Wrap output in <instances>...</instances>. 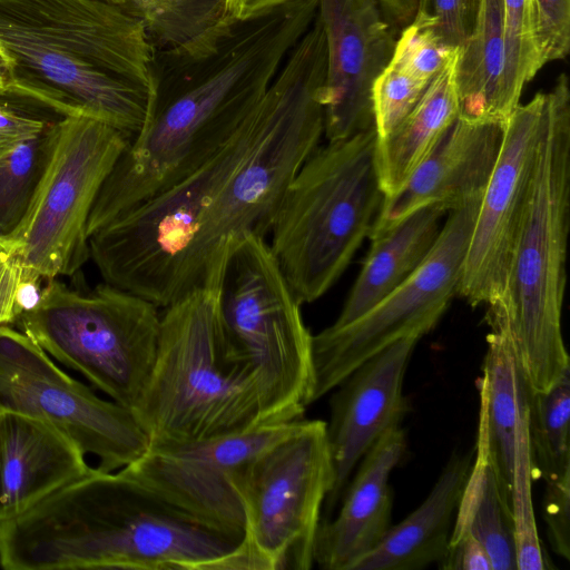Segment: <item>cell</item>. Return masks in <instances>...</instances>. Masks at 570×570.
I'll return each instance as SVG.
<instances>
[{"instance_id":"8992f818","label":"cell","mask_w":570,"mask_h":570,"mask_svg":"<svg viewBox=\"0 0 570 570\" xmlns=\"http://www.w3.org/2000/svg\"><path fill=\"white\" fill-rule=\"evenodd\" d=\"M149 445H180L263 425L256 372L226 336L217 291L160 309L150 376L131 410Z\"/></svg>"},{"instance_id":"7c38bea8","label":"cell","mask_w":570,"mask_h":570,"mask_svg":"<svg viewBox=\"0 0 570 570\" xmlns=\"http://www.w3.org/2000/svg\"><path fill=\"white\" fill-rule=\"evenodd\" d=\"M481 196L449 210L424 262L355 321L313 335L312 403L334 390L364 361L394 342L428 334L458 293Z\"/></svg>"},{"instance_id":"74e56055","label":"cell","mask_w":570,"mask_h":570,"mask_svg":"<svg viewBox=\"0 0 570 570\" xmlns=\"http://www.w3.org/2000/svg\"><path fill=\"white\" fill-rule=\"evenodd\" d=\"M440 568L445 570H492V563L480 541L471 533H463L450 539Z\"/></svg>"},{"instance_id":"3957f363","label":"cell","mask_w":570,"mask_h":570,"mask_svg":"<svg viewBox=\"0 0 570 570\" xmlns=\"http://www.w3.org/2000/svg\"><path fill=\"white\" fill-rule=\"evenodd\" d=\"M7 570H254L244 544L124 470L91 469L0 521Z\"/></svg>"},{"instance_id":"e575fe53","label":"cell","mask_w":570,"mask_h":570,"mask_svg":"<svg viewBox=\"0 0 570 570\" xmlns=\"http://www.w3.org/2000/svg\"><path fill=\"white\" fill-rule=\"evenodd\" d=\"M548 539L554 553L570 560V472L546 482L542 500Z\"/></svg>"},{"instance_id":"ac0fdd59","label":"cell","mask_w":570,"mask_h":570,"mask_svg":"<svg viewBox=\"0 0 570 570\" xmlns=\"http://www.w3.org/2000/svg\"><path fill=\"white\" fill-rule=\"evenodd\" d=\"M503 130L502 124L458 117L405 184L384 197L368 237L423 207L436 205L449 212L482 196L501 149Z\"/></svg>"},{"instance_id":"4316f807","label":"cell","mask_w":570,"mask_h":570,"mask_svg":"<svg viewBox=\"0 0 570 570\" xmlns=\"http://www.w3.org/2000/svg\"><path fill=\"white\" fill-rule=\"evenodd\" d=\"M57 121L0 160V247L16 249L49 166Z\"/></svg>"},{"instance_id":"ffe728a7","label":"cell","mask_w":570,"mask_h":570,"mask_svg":"<svg viewBox=\"0 0 570 570\" xmlns=\"http://www.w3.org/2000/svg\"><path fill=\"white\" fill-rule=\"evenodd\" d=\"M85 455L55 425L0 411V521L90 472Z\"/></svg>"},{"instance_id":"7402d4cb","label":"cell","mask_w":570,"mask_h":570,"mask_svg":"<svg viewBox=\"0 0 570 570\" xmlns=\"http://www.w3.org/2000/svg\"><path fill=\"white\" fill-rule=\"evenodd\" d=\"M471 465V453H453L424 501L391 525L379 546L352 570H420L440 563Z\"/></svg>"},{"instance_id":"ba28073f","label":"cell","mask_w":570,"mask_h":570,"mask_svg":"<svg viewBox=\"0 0 570 570\" xmlns=\"http://www.w3.org/2000/svg\"><path fill=\"white\" fill-rule=\"evenodd\" d=\"M268 240L243 237L230 252L217 308L228 340L253 365L262 424L304 417L314 389L313 334Z\"/></svg>"},{"instance_id":"d590c367","label":"cell","mask_w":570,"mask_h":570,"mask_svg":"<svg viewBox=\"0 0 570 570\" xmlns=\"http://www.w3.org/2000/svg\"><path fill=\"white\" fill-rule=\"evenodd\" d=\"M0 97V160L18 146L42 134L53 121Z\"/></svg>"},{"instance_id":"484cf974","label":"cell","mask_w":570,"mask_h":570,"mask_svg":"<svg viewBox=\"0 0 570 570\" xmlns=\"http://www.w3.org/2000/svg\"><path fill=\"white\" fill-rule=\"evenodd\" d=\"M471 533L487 550L492 570H518L511 505L498 481L483 438L465 482L450 539Z\"/></svg>"},{"instance_id":"f35d334b","label":"cell","mask_w":570,"mask_h":570,"mask_svg":"<svg viewBox=\"0 0 570 570\" xmlns=\"http://www.w3.org/2000/svg\"><path fill=\"white\" fill-rule=\"evenodd\" d=\"M294 0H226L227 16L246 20Z\"/></svg>"},{"instance_id":"5b68a950","label":"cell","mask_w":570,"mask_h":570,"mask_svg":"<svg viewBox=\"0 0 570 570\" xmlns=\"http://www.w3.org/2000/svg\"><path fill=\"white\" fill-rule=\"evenodd\" d=\"M570 227V88L566 73L547 91V106L528 204L502 297L487 311L503 327L531 393L570 372L562 305Z\"/></svg>"},{"instance_id":"e0dca14e","label":"cell","mask_w":570,"mask_h":570,"mask_svg":"<svg viewBox=\"0 0 570 570\" xmlns=\"http://www.w3.org/2000/svg\"><path fill=\"white\" fill-rule=\"evenodd\" d=\"M421 338L409 335L394 342L360 364L335 387L326 422L334 466V485L324 503L327 515L341 500L363 455L387 430L401 425L407 413L404 377Z\"/></svg>"},{"instance_id":"603a6c76","label":"cell","mask_w":570,"mask_h":570,"mask_svg":"<svg viewBox=\"0 0 570 570\" xmlns=\"http://www.w3.org/2000/svg\"><path fill=\"white\" fill-rule=\"evenodd\" d=\"M446 213L441 206H426L370 237L367 257L331 326L355 321L412 275L433 248Z\"/></svg>"},{"instance_id":"6da1fadb","label":"cell","mask_w":570,"mask_h":570,"mask_svg":"<svg viewBox=\"0 0 570 570\" xmlns=\"http://www.w3.org/2000/svg\"><path fill=\"white\" fill-rule=\"evenodd\" d=\"M324 48L301 40L236 132L194 171L89 237L105 283L164 308L217 291L233 248L267 238L283 194L324 135Z\"/></svg>"},{"instance_id":"8d00e7d4","label":"cell","mask_w":570,"mask_h":570,"mask_svg":"<svg viewBox=\"0 0 570 570\" xmlns=\"http://www.w3.org/2000/svg\"><path fill=\"white\" fill-rule=\"evenodd\" d=\"M28 284L17 250L0 247V325L17 323Z\"/></svg>"},{"instance_id":"4dcf8cb0","label":"cell","mask_w":570,"mask_h":570,"mask_svg":"<svg viewBox=\"0 0 570 570\" xmlns=\"http://www.w3.org/2000/svg\"><path fill=\"white\" fill-rule=\"evenodd\" d=\"M439 35L435 21L416 11L401 30L390 63L414 79L429 85L456 52Z\"/></svg>"},{"instance_id":"277c9868","label":"cell","mask_w":570,"mask_h":570,"mask_svg":"<svg viewBox=\"0 0 570 570\" xmlns=\"http://www.w3.org/2000/svg\"><path fill=\"white\" fill-rule=\"evenodd\" d=\"M0 42L16 65L12 96L61 117L88 116L132 138L153 86L139 20L106 0H0Z\"/></svg>"},{"instance_id":"f1b7e54d","label":"cell","mask_w":570,"mask_h":570,"mask_svg":"<svg viewBox=\"0 0 570 570\" xmlns=\"http://www.w3.org/2000/svg\"><path fill=\"white\" fill-rule=\"evenodd\" d=\"M120 7L141 22L153 51L188 43L227 17L226 0H121Z\"/></svg>"},{"instance_id":"9c48e42d","label":"cell","mask_w":570,"mask_h":570,"mask_svg":"<svg viewBox=\"0 0 570 570\" xmlns=\"http://www.w3.org/2000/svg\"><path fill=\"white\" fill-rule=\"evenodd\" d=\"M160 309L105 282L81 291L53 278L17 323L48 355L131 411L156 361Z\"/></svg>"},{"instance_id":"ab89813d","label":"cell","mask_w":570,"mask_h":570,"mask_svg":"<svg viewBox=\"0 0 570 570\" xmlns=\"http://www.w3.org/2000/svg\"><path fill=\"white\" fill-rule=\"evenodd\" d=\"M16 83L14 60L0 42V97L12 96Z\"/></svg>"},{"instance_id":"f546056e","label":"cell","mask_w":570,"mask_h":570,"mask_svg":"<svg viewBox=\"0 0 570 570\" xmlns=\"http://www.w3.org/2000/svg\"><path fill=\"white\" fill-rule=\"evenodd\" d=\"M504 90L510 109L520 104L524 86L546 65L538 40L534 0H502Z\"/></svg>"},{"instance_id":"4fadbf2b","label":"cell","mask_w":570,"mask_h":570,"mask_svg":"<svg viewBox=\"0 0 570 570\" xmlns=\"http://www.w3.org/2000/svg\"><path fill=\"white\" fill-rule=\"evenodd\" d=\"M0 411L55 425L106 472L131 464L150 443L131 411L97 396L10 325H0Z\"/></svg>"},{"instance_id":"5bb4252c","label":"cell","mask_w":570,"mask_h":570,"mask_svg":"<svg viewBox=\"0 0 570 570\" xmlns=\"http://www.w3.org/2000/svg\"><path fill=\"white\" fill-rule=\"evenodd\" d=\"M547 91L519 104L504 124L501 149L481 196L458 293L476 306L498 302L528 204Z\"/></svg>"},{"instance_id":"60d3db41","label":"cell","mask_w":570,"mask_h":570,"mask_svg":"<svg viewBox=\"0 0 570 570\" xmlns=\"http://www.w3.org/2000/svg\"><path fill=\"white\" fill-rule=\"evenodd\" d=\"M384 7H399L411 2L412 0H377Z\"/></svg>"},{"instance_id":"2e32d148","label":"cell","mask_w":570,"mask_h":570,"mask_svg":"<svg viewBox=\"0 0 570 570\" xmlns=\"http://www.w3.org/2000/svg\"><path fill=\"white\" fill-rule=\"evenodd\" d=\"M327 53L324 136L351 137L373 125L371 88L387 65L394 29L377 0H318Z\"/></svg>"},{"instance_id":"b9f144b4","label":"cell","mask_w":570,"mask_h":570,"mask_svg":"<svg viewBox=\"0 0 570 570\" xmlns=\"http://www.w3.org/2000/svg\"><path fill=\"white\" fill-rule=\"evenodd\" d=\"M106 1H109V2L118 4V6L121 4V0H106Z\"/></svg>"},{"instance_id":"cb8c5ba5","label":"cell","mask_w":570,"mask_h":570,"mask_svg":"<svg viewBox=\"0 0 570 570\" xmlns=\"http://www.w3.org/2000/svg\"><path fill=\"white\" fill-rule=\"evenodd\" d=\"M458 50L432 79L410 114L377 138L376 167L384 197L395 194L459 117Z\"/></svg>"},{"instance_id":"30bf717a","label":"cell","mask_w":570,"mask_h":570,"mask_svg":"<svg viewBox=\"0 0 570 570\" xmlns=\"http://www.w3.org/2000/svg\"><path fill=\"white\" fill-rule=\"evenodd\" d=\"M254 570H308L321 512L334 485L326 422L301 419L292 432L235 470Z\"/></svg>"},{"instance_id":"d6a6232c","label":"cell","mask_w":570,"mask_h":570,"mask_svg":"<svg viewBox=\"0 0 570 570\" xmlns=\"http://www.w3.org/2000/svg\"><path fill=\"white\" fill-rule=\"evenodd\" d=\"M534 6L544 62L564 59L570 48V0H534Z\"/></svg>"},{"instance_id":"44dd1931","label":"cell","mask_w":570,"mask_h":570,"mask_svg":"<svg viewBox=\"0 0 570 570\" xmlns=\"http://www.w3.org/2000/svg\"><path fill=\"white\" fill-rule=\"evenodd\" d=\"M489 326L483 375L478 382V433L485 442L500 487L510 502L517 456L529 441L528 392L508 332L498 325Z\"/></svg>"},{"instance_id":"836d02e7","label":"cell","mask_w":570,"mask_h":570,"mask_svg":"<svg viewBox=\"0 0 570 570\" xmlns=\"http://www.w3.org/2000/svg\"><path fill=\"white\" fill-rule=\"evenodd\" d=\"M480 0H419L416 11L430 16L443 41L459 48L472 30Z\"/></svg>"},{"instance_id":"83f0119b","label":"cell","mask_w":570,"mask_h":570,"mask_svg":"<svg viewBox=\"0 0 570 570\" xmlns=\"http://www.w3.org/2000/svg\"><path fill=\"white\" fill-rule=\"evenodd\" d=\"M527 392L533 475L547 482L570 472V372L543 392Z\"/></svg>"},{"instance_id":"9a60e30c","label":"cell","mask_w":570,"mask_h":570,"mask_svg":"<svg viewBox=\"0 0 570 570\" xmlns=\"http://www.w3.org/2000/svg\"><path fill=\"white\" fill-rule=\"evenodd\" d=\"M299 420L187 444L149 445L121 470L200 522L244 540L245 518L233 473L292 432Z\"/></svg>"},{"instance_id":"52a82bcc","label":"cell","mask_w":570,"mask_h":570,"mask_svg":"<svg viewBox=\"0 0 570 570\" xmlns=\"http://www.w3.org/2000/svg\"><path fill=\"white\" fill-rule=\"evenodd\" d=\"M374 126L317 147L288 183L268 242L299 303L321 298L350 265L384 200Z\"/></svg>"},{"instance_id":"d4e9b609","label":"cell","mask_w":570,"mask_h":570,"mask_svg":"<svg viewBox=\"0 0 570 570\" xmlns=\"http://www.w3.org/2000/svg\"><path fill=\"white\" fill-rule=\"evenodd\" d=\"M459 118L504 125L513 112L504 90L502 0H480L471 32L458 48Z\"/></svg>"},{"instance_id":"d6986e66","label":"cell","mask_w":570,"mask_h":570,"mask_svg":"<svg viewBox=\"0 0 570 570\" xmlns=\"http://www.w3.org/2000/svg\"><path fill=\"white\" fill-rule=\"evenodd\" d=\"M406 450L404 430H387L363 455L333 519L321 520L314 563L324 570H352L374 550L391 528L393 491L390 476Z\"/></svg>"},{"instance_id":"1f68e13d","label":"cell","mask_w":570,"mask_h":570,"mask_svg":"<svg viewBox=\"0 0 570 570\" xmlns=\"http://www.w3.org/2000/svg\"><path fill=\"white\" fill-rule=\"evenodd\" d=\"M428 86L387 62L371 88L373 125L377 138L390 134L410 114Z\"/></svg>"},{"instance_id":"8fae6325","label":"cell","mask_w":570,"mask_h":570,"mask_svg":"<svg viewBox=\"0 0 570 570\" xmlns=\"http://www.w3.org/2000/svg\"><path fill=\"white\" fill-rule=\"evenodd\" d=\"M129 140L97 118L57 121L52 157L16 247L27 282L71 276L90 258L88 219Z\"/></svg>"},{"instance_id":"7a4b0ae2","label":"cell","mask_w":570,"mask_h":570,"mask_svg":"<svg viewBox=\"0 0 570 570\" xmlns=\"http://www.w3.org/2000/svg\"><path fill=\"white\" fill-rule=\"evenodd\" d=\"M294 0L246 20L228 16L180 47L153 51V86L141 129L94 205L109 223L174 185L222 148L266 94L317 16Z\"/></svg>"}]
</instances>
